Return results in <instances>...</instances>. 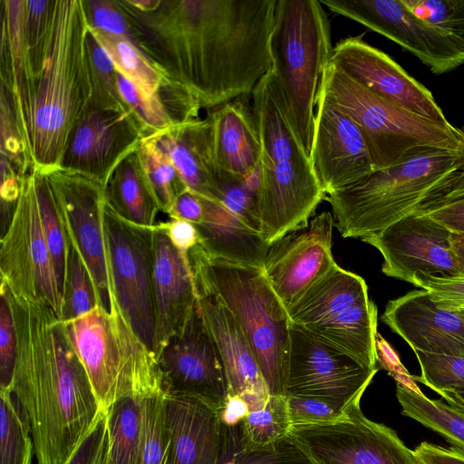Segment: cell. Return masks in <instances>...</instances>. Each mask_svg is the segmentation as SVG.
I'll return each instance as SVG.
<instances>
[{
	"mask_svg": "<svg viewBox=\"0 0 464 464\" xmlns=\"http://www.w3.org/2000/svg\"><path fill=\"white\" fill-rule=\"evenodd\" d=\"M134 44L164 78L213 109L252 93L271 70L276 0H117Z\"/></svg>",
	"mask_w": 464,
	"mask_h": 464,
	"instance_id": "6da1fadb",
	"label": "cell"
},
{
	"mask_svg": "<svg viewBox=\"0 0 464 464\" xmlns=\"http://www.w3.org/2000/svg\"><path fill=\"white\" fill-rule=\"evenodd\" d=\"M8 292L17 332L11 389L29 420L37 464H66L101 407L58 315Z\"/></svg>",
	"mask_w": 464,
	"mask_h": 464,
	"instance_id": "7a4b0ae2",
	"label": "cell"
},
{
	"mask_svg": "<svg viewBox=\"0 0 464 464\" xmlns=\"http://www.w3.org/2000/svg\"><path fill=\"white\" fill-rule=\"evenodd\" d=\"M82 0H53L46 53L31 82L21 128L34 169L59 168L72 127L87 107L92 84Z\"/></svg>",
	"mask_w": 464,
	"mask_h": 464,
	"instance_id": "3957f363",
	"label": "cell"
},
{
	"mask_svg": "<svg viewBox=\"0 0 464 464\" xmlns=\"http://www.w3.org/2000/svg\"><path fill=\"white\" fill-rule=\"evenodd\" d=\"M251 94L261 142L256 212L260 234L271 246L283 237L307 227L309 218L327 195L291 124L272 68Z\"/></svg>",
	"mask_w": 464,
	"mask_h": 464,
	"instance_id": "277c9868",
	"label": "cell"
},
{
	"mask_svg": "<svg viewBox=\"0 0 464 464\" xmlns=\"http://www.w3.org/2000/svg\"><path fill=\"white\" fill-rule=\"evenodd\" d=\"M188 256L194 282L214 292L243 330L270 394L285 396L291 322L263 269L212 257L199 244Z\"/></svg>",
	"mask_w": 464,
	"mask_h": 464,
	"instance_id": "5b68a950",
	"label": "cell"
},
{
	"mask_svg": "<svg viewBox=\"0 0 464 464\" xmlns=\"http://www.w3.org/2000/svg\"><path fill=\"white\" fill-rule=\"evenodd\" d=\"M464 167V153L425 149L400 163L372 171L325 199L344 238L378 233L413 213L439 183Z\"/></svg>",
	"mask_w": 464,
	"mask_h": 464,
	"instance_id": "8992f818",
	"label": "cell"
},
{
	"mask_svg": "<svg viewBox=\"0 0 464 464\" xmlns=\"http://www.w3.org/2000/svg\"><path fill=\"white\" fill-rule=\"evenodd\" d=\"M317 95L358 126L374 170L394 166L425 149L464 153V128L440 124L405 110L358 83L330 61Z\"/></svg>",
	"mask_w": 464,
	"mask_h": 464,
	"instance_id": "52a82bcc",
	"label": "cell"
},
{
	"mask_svg": "<svg viewBox=\"0 0 464 464\" xmlns=\"http://www.w3.org/2000/svg\"><path fill=\"white\" fill-rule=\"evenodd\" d=\"M64 324L101 408L108 411L124 397L165 393L155 353L128 324L112 293L110 311L98 305Z\"/></svg>",
	"mask_w": 464,
	"mask_h": 464,
	"instance_id": "ba28073f",
	"label": "cell"
},
{
	"mask_svg": "<svg viewBox=\"0 0 464 464\" xmlns=\"http://www.w3.org/2000/svg\"><path fill=\"white\" fill-rule=\"evenodd\" d=\"M333 49L330 22L321 1L276 0L270 38L272 69L291 124L308 155L320 81Z\"/></svg>",
	"mask_w": 464,
	"mask_h": 464,
	"instance_id": "9c48e42d",
	"label": "cell"
},
{
	"mask_svg": "<svg viewBox=\"0 0 464 464\" xmlns=\"http://www.w3.org/2000/svg\"><path fill=\"white\" fill-rule=\"evenodd\" d=\"M1 283L17 299L43 303L61 318L63 297L44 237L34 169L23 179L12 220L1 237Z\"/></svg>",
	"mask_w": 464,
	"mask_h": 464,
	"instance_id": "30bf717a",
	"label": "cell"
},
{
	"mask_svg": "<svg viewBox=\"0 0 464 464\" xmlns=\"http://www.w3.org/2000/svg\"><path fill=\"white\" fill-rule=\"evenodd\" d=\"M155 226L141 227L130 223L105 205L104 233L111 293L128 324L152 352L155 336L152 286Z\"/></svg>",
	"mask_w": 464,
	"mask_h": 464,
	"instance_id": "8fae6325",
	"label": "cell"
},
{
	"mask_svg": "<svg viewBox=\"0 0 464 464\" xmlns=\"http://www.w3.org/2000/svg\"><path fill=\"white\" fill-rule=\"evenodd\" d=\"M378 368L291 324L285 396H313L350 408L360 404Z\"/></svg>",
	"mask_w": 464,
	"mask_h": 464,
	"instance_id": "7c38bea8",
	"label": "cell"
},
{
	"mask_svg": "<svg viewBox=\"0 0 464 464\" xmlns=\"http://www.w3.org/2000/svg\"><path fill=\"white\" fill-rule=\"evenodd\" d=\"M289 436L314 464H420L398 434L365 417L360 404L335 423L292 425Z\"/></svg>",
	"mask_w": 464,
	"mask_h": 464,
	"instance_id": "4fadbf2b",
	"label": "cell"
},
{
	"mask_svg": "<svg viewBox=\"0 0 464 464\" xmlns=\"http://www.w3.org/2000/svg\"><path fill=\"white\" fill-rule=\"evenodd\" d=\"M42 173L50 185L68 238L90 272L99 305L110 311L112 290L104 233V187L61 168Z\"/></svg>",
	"mask_w": 464,
	"mask_h": 464,
	"instance_id": "5bb4252c",
	"label": "cell"
},
{
	"mask_svg": "<svg viewBox=\"0 0 464 464\" xmlns=\"http://www.w3.org/2000/svg\"><path fill=\"white\" fill-rule=\"evenodd\" d=\"M332 12L382 34L435 74L464 63V42L416 15L403 0H323Z\"/></svg>",
	"mask_w": 464,
	"mask_h": 464,
	"instance_id": "9a60e30c",
	"label": "cell"
},
{
	"mask_svg": "<svg viewBox=\"0 0 464 464\" xmlns=\"http://www.w3.org/2000/svg\"><path fill=\"white\" fill-rule=\"evenodd\" d=\"M167 395L196 398L215 411L227 396L222 359L198 302L183 331L156 354Z\"/></svg>",
	"mask_w": 464,
	"mask_h": 464,
	"instance_id": "2e32d148",
	"label": "cell"
},
{
	"mask_svg": "<svg viewBox=\"0 0 464 464\" xmlns=\"http://www.w3.org/2000/svg\"><path fill=\"white\" fill-rule=\"evenodd\" d=\"M143 132L126 108L87 107L72 127L59 168L105 186L119 162L136 150Z\"/></svg>",
	"mask_w": 464,
	"mask_h": 464,
	"instance_id": "e0dca14e",
	"label": "cell"
},
{
	"mask_svg": "<svg viewBox=\"0 0 464 464\" xmlns=\"http://www.w3.org/2000/svg\"><path fill=\"white\" fill-rule=\"evenodd\" d=\"M450 237L437 221L413 212L362 240L382 254L384 275L411 283L416 274L459 276Z\"/></svg>",
	"mask_w": 464,
	"mask_h": 464,
	"instance_id": "ac0fdd59",
	"label": "cell"
},
{
	"mask_svg": "<svg viewBox=\"0 0 464 464\" xmlns=\"http://www.w3.org/2000/svg\"><path fill=\"white\" fill-rule=\"evenodd\" d=\"M334 227V217L324 211L307 227L270 246L263 271L286 310L336 265L332 254Z\"/></svg>",
	"mask_w": 464,
	"mask_h": 464,
	"instance_id": "d6986e66",
	"label": "cell"
},
{
	"mask_svg": "<svg viewBox=\"0 0 464 464\" xmlns=\"http://www.w3.org/2000/svg\"><path fill=\"white\" fill-rule=\"evenodd\" d=\"M330 63L376 94L440 124H450L431 92L384 52L362 35L349 36L334 46Z\"/></svg>",
	"mask_w": 464,
	"mask_h": 464,
	"instance_id": "ffe728a7",
	"label": "cell"
},
{
	"mask_svg": "<svg viewBox=\"0 0 464 464\" xmlns=\"http://www.w3.org/2000/svg\"><path fill=\"white\" fill-rule=\"evenodd\" d=\"M309 158L326 195L374 171L358 126L344 112L318 95Z\"/></svg>",
	"mask_w": 464,
	"mask_h": 464,
	"instance_id": "44dd1931",
	"label": "cell"
},
{
	"mask_svg": "<svg viewBox=\"0 0 464 464\" xmlns=\"http://www.w3.org/2000/svg\"><path fill=\"white\" fill-rule=\"evenodd\" d=\"M382 320L413 352L464 358V310L438 307L424 289L390 300Z\"/></svg>",
	"mask_w": 464,
	"mask_h": 464,
	"instance_id": "7402d4cb",
	"label": "cell"
},
{
	"mask_svg": "<svg viewBox=\"0 0 464 464\" xmlns=\"http://www.w3.org/2000/svg\"><path fill=\"white\" fill-rule=\"evenodd\" d=\"M154 353L185 328L197 304L188 253L177 249L160 224L153 237Z\"/></svg>",
	"mask_w": 464,
	"mask_h": 464,
	"instance_id": "603a6c76",
	"label": "cell"
},
{
	"mask_svg": "<svg viewBox=\"0 0 464 464\" xmlns=\"http://www.w3.org/2000/svg\"><path fill=\"white\" fill-rule=\"evenodd\" d=\"M194 283L200 310L222 359L227 394L242 396L253 409L266 401L270 392L250 343L220 298Z\"/></svg>",
	"mask_w": 464,
	"mask_h": 464,
	"instance_id": "cb8c5ba5",
	"label": "cell"
},
{
	"mask_svg": "<svg viewBox=\"0 0 464 464\" xmlns=\"http://www.w3.org/2000/svg\"><path fill=\"white\" fill-rule=\"evenodd\" d=\"M210 148L219 181L248 183L258 172L261 142L253 111L232 101L210 109Z\"/></svg>",
	"mask_w": 464,
	"mask_h": 464,
	"instance_id": "d4e9b609",
	"label": "cell"
},
{
	"mask_svg": "<svg viewBox=\"0 0 464 464\" xmlns=\"http://www.w3.org/2000/svg\"><path fill=\"white\" fill-rule=\"evenodd\" d=\"M170 446L168 464H217L222 425L217 411L188 396H165Z\"/></svg>",
	"mask_w": 464,
	"mask_h": 464,
	"instance_id": "484cf974",
	"label": "cell"
},
{
	"mask_svg": "<svg viewBox=\"0 0 464 464\" xmlns=\"http://www.w3.org/2000/svg\"><path fill=\"white\" fill-rule=\"evenodd\" d=\"M150 138L169 158L187 188L219 201V179L214 165L207 118L176 123Z\"/></svg>",
	"mask_w": 464,
	"mask_h": 464,
	"instance_id": "4316f807",
	"label": "cell"
},
{
	"mask_svg": "<svg viewBox=\"0 0 464 464\" xmlns=\"http://www.w3.org/2000/svg\"><path fill=\"white\" fill-rule=\"evenodd\" d=\"M204 217L196 225L199 245L212 257L263 269L270 246L223 203L202 198Z\"/></svg>",
	"mask_w": 464,
	"mask_h": 464,
	"instance_id": "83f0119b",
	"label": "cell"
},
{
	"mask_svg": "<svg viewBox=\"0 0 464 464\" xmlns=\"http://www.w3.org/2000/svg\"><path fill=\"white\" fill-rule=\"evenodd\" d=\"M370 298L364 279L337 264L288 310L291 324L307 328Z\"/></svg>",
	"mask_w": 464,
	"mask_h": 464,
	"instance_id": "f1b7e54d",
	"label": "cell"
},
{
	"mask_svg": "<svg viewBox=\"0 0 464 464\" xmlns=\"http://www.w3.org/2000/svg\"><path fill=\"white\" fill-rule=\"evenodd\" d=\"M377 313L375 304L368 298L325 322L304 329L347 353L365 367L374 369L378 361Z\"/></svg>",
	"mask_w": 464,
	"mask_h": 464,
	"instance_id": "f546056e",
	"label": "cell"
},
{
	"mask_svg": "<svg viewBox=\"0 0 464 464\" xmlns=\"http://www.w3.org/2000/svg\"><path fill=\"white\" fill-rule=\"evenodd\" d=\"M106 204L123 219L141 227H154L160 210L143 173L137 149L125 156L105 186Z\"/></svg>",
	"mask_w": 464,
	"mask_h": 464,
	"instance_id": "4dcf8cb0",
	"label": "cell"
},
{
	"mask_svg": "<svg viewBox=\"0 0 464 464\" xmlns=\"http://www.w3.org/2000/svg\"><path fill=\"white\" fill-rule=\"evenodd\" d=\"M1 4V83L10 92L21 127L29 91L24 37L26 0H2Z\"/></svg>",
	"mask_w": 464,
	"mask_h": 464,
	"instance_id": "1f68e13d",
	"label": "cell"
},
{
	"mask_svg": "<svg viewBox=\"0 0 464 464\" xmlns=\"http://www.w3.org/2000/svg\"><path fill=\"white\" fill-rule=\"evenodd\" d=\"M241 423L221 424L222 448L217 464H314L290 436L269 447H251L244 438Z\"/></svg>",
	"mask_w": 464,
	"mask_h": 464,
	"instance_id": "d6a6232c",
	"label": "cell"
},
{
	"mask_svg": "<svg viewBox=\"0 0 464 464\" xmlns=\"http://www.w3.org/2000/svg\"><path fill=\"white\" fill-rule=\"evenodd\" d=\"M89 29L108 53L119 73L148 95L159 94L166 79L136 44L121 35Z\"/></svg>",
	"mask_w": 464,
	"mask_h": 464,
	"instance_id": "836d02e7",
	"label": "cell"
},
{
	"mask_svg": "<svg viewBox=\"0 0 464 464\" xmlns=\"http://www.w3.org/2000/svg\"><path fill=\"white\" fill-rule=\"evenodd\" d=\"M142 399L124 397L107 412L110 464H134L140 440Z\"/></svg>",
	"mask_w": 464,
	"mask_h": 464,
	"instance_id": "e575fe53",
	"label": "cell"
},
{
	"mask_svg": "<svg viewBox=\"0 0 464 464\" xmlns=\"http://www.w3.org/2000/svg\"><path fill=\"white\" fill-rule=\"evenodd\" d=\"M34 440L27 416L11 388L0 390V464H32Z\"/></svg>",
	"mask_w": 464,
	"mask_h": 464,
	"instance_id": "d590c367",
	"label": "cell"
},
{
	"mask_svg": "<svg viewBox=\"0 0 464 464\" xmlns=\"http://www.w3.org/2000/svg\"><path fill=\"white\" fill-rule=\"evenodd\" d=\"M138 157L160 211L169 214L176 198L187 188L169 158L150 138L137 148Z\"/></svg>",
	"mask_w": 464,
	"mask_h": 464,
	"instance_id": "8d00e7d4",
	"label": "cell"
},
{
	"mask_svg": "<svg viewBox=\"0 0 464 464\" xmlns=\"http://www.w3.org/2000/svg\"><path fill=\"white\" fill-rule=\"evenodd\" d=\"M291 427L285 396L273 394L252 409L241 423L244 438L253 448L280 442L289 436Z\"/></svg>",
	"mask_w": 464,
	"mask_h": 464,
	"instance_id": "74e56055",
	"label": "cell"
},
{
	"mask_svg": "<svg viewBox=\"0 0 464 464\" xmlns=\"http://www.w3.org/2000/svg\"><path fill=\"white\" fill-rule=\"evenodd\" d=\"M414 212L430 218L451 233L464 234V167L432 188Z\"/></svg>",
	"mask_w": 464,
	"mask_h": 464,
	"instance_id": "f35d334b",
	"label": "cell"
},
{
	"mask_svg": "<svg viewBox=\"0 0 464 464\" xmlns=\"http://www.w3.org/2000/svg\"><path fill=\"white\" fill-rule=\"evenodd\" d=\"M34 170L43 230L63 297L70 240L46 177L41 171Z\"/></svg>",
	"mask_w": 464,
	"mask_h": 464,
	"instance_id": "ab89813d",
	"label": "cell"
},
{
	"mask_svg": "<svg viewBox=\"0 0 464 464\" xmlns=\"http://www.w3.org/2000/svg\"><path fill=\"white\" fill-rule=\"evenodd\" d=\"M165 393L142 399V423L134 464H168L170 440L166 425Z\"/></svg>",
	"mask_w": 464,
	"mask_h": 464,
	"instance_id": "60d3db41",
	"label": "cell"
},
{
	"mask_svg": "<svg viewBox=\"0 0 464 464\" xmlns=\"http://www.w3.org/2000/svg\"><path fill=\"white\" fill-rule=\"evenodd\" d=\"M98 305V296L90 272L70 242L60 320L66 324Z\"/></svg>",
	"mask_w": 464,
	"mask_h": 464,
	"instance_id": "b9f144b4",
	"label": "cell"
},
{
	"mask_svg": "<svg viewBox=\"0 0 464 464\" xmlns=\"http://www.w3.org/2000/svg\"><path fill=\"white\" fill-rule=\"evenodd\" d=\"M86 52L92 84L89 103L106 108L126 107L118 89V72L89 27L86 35Z\"/></svg>",
	"mask_w": 464,
	"mask_h": 464,
	"instance_id": "7bdbcfd3",
	"label": "cell"
},
{
	"mask_svg": "<svg viewBox=\"0 0 464 464\" xmlns=\"http://www.w3.org/2000/svg\"><path fill=\"white\" fill-rule=\"evenodd\" d=\"M0 97L1 160L7 162L24 179L34 169L31 154L10 92L2 83Z\"/></svg>",
	"mask_w": 464,
	"mask_h": 464,
	"instance_id": "ee69618b",
	"label": "cell"
},
{
	"mask_svg": "<svg viewBox=\"0 0 464 464\" xmlns=\"http://www.w3.org/2000/svg\"><path fill=\"white\" fill-rule=\"evenodd\" d=\"M118 89L122 102L139 123L144 138L175 124L159 94L148 95L119 72Z\"/></svg>",
	"mask_w": 464,
	"mask_h": 464,
	"instance_id": "f6af8a7d",
	"label": "cell"
},
{
	"mask_svg": "<svg viewBox=\"0 0 464 464\" xmlns=\"http://www.w3.org/2000/svg\"><path fill=\"white\" fill-rule=\"evenodd\" d=\"M420 367V375L411 376L434 392L464 391V358L414 351Z\"/></svg>",
	"mask_w": 464,
	"mask_h": 464,
	"instance_id": "bcb514c9",
	"label": "cell"
},
{
	"mask_svg": "<svg viewBox=\"0 0 464 464\" xmlns=\"http://www.w3.org/2000/svg\"><path fill=\"white\" fill-rule=\"evenodd\" d=\"M285 398L292 425L335 423L345 419L351 408L320 397L285 396Z\"/></svg>",
	"mask_w": 464,
	"mask_h": 464,
	"instance_id": "7dc6e473",
	"label": "cell"
},
{
	"mask_svg": "<svg viewBox=\"0 0 464 464\" xmlns=\"http://www.w3.org/2000/svg\"><path fill=\"white\" fill-rule=\"evenodd\" d=\"M0 390L9 389L17 355V332L7 286H0Z\"/></svg>",
	"mask_w": 464,
	"mask_h": 464,
	"instance_id": "c3c4849f",
	"label": "cell"
},
{
	"mask_svg": "<svg viewBox=\"0 0 464 464\" xmlns=\"http://www.w3.org/2000/svg\"><path fill=\"white\" fill-rule=\"evenodd\" d=\"M411 284L426 290L438 307L464 310V277L416 274Z\"/></svg>",
	"mask_w": 464,
	"mask_h": 464,
	"instance_id": "681fc988",
	"label": "cell"
},
{
	"mask_svg": "<svg viewBox=\"0 0 464 464\" xmlns=\"http://www.w3.org/2000/svg\"><path fill=\"white\" fill-rule=\"evenodd\" d=\"M82 5L90 28L123 36L134 44L128 18L117 0H82Z\"/></svg>",
	"mask_w": 464,
	"mask_h": 464,
	"instance_id": "f907efd6",
	"label": "cell"
},
{
	"mask_svg": "<svg viewBox=\"0 0 464 464\" xmlns=\"http://www.w3.org/2000/svg\"><path fill=\"white\" fill-rule=\"evenodd\" d=\"M403 2L416 15L447 31L452 0H403Z\"/></svg>",
	"mask_w": 464,
	"mask_h": 464,
	"instance_id": "816d5d0a",
	"label": "cell"
},
{
	"mask_svg": "<svg viewBox=\"0 0 464 464\" xmlns=\"http://www.w3.org/2000/svg\"><path fill=\"white\" fill-rule=\"evenodd\" d=\"M171 244L179 251L188 253L200 243V237L195 224L179 218H170L160 223Z\"/></svg>",
	"mask_w": 464,
	"mask_h": 464,
	"instance_id": "f5cc1de1",
	"label": "cell"
},
{
	"mask_svg": "<svg viewBox=\"0 0 464 464\" xmlns=\"http://www.w3.org/2000/svg\"><path fill=\"white\" fill-rule=\"evenodd\" d=\"M413 452L420 464H464V452L453 447L445 448L424 441Z\"/></svg>",
	"mask_w": 464,
	"mask_h": 464,
	"instance_id": "db71d44e",
	"label": "cell"
},
{
	"mask_svg": "<svg viewBox=\"0 0 464 464\" xmlns=\"http://www.w3.org/2000/svg\"><path fill=\"white\" fill-rule=\"evenodd\" d=\"M107 410L101 408L92 429L76 447L66 464H90L107 420Z\"/></svg>",
	"mask_w": 464,
	"mask_h": 464,
	"instance_id": "11a10c76",
	"label": "cell"
},
{
	"mask_svg": "<svg viewBox=\"0 0 464 464\" xmlns=\"http://www.w3.org/2000/svg\"><path fill=\"white\" fill-rule=\"evenodd\" d=\"M168 215L169 218L184 219L195 225L201 223L204 217L201 197L189 189L184 190L176 198Z\"/></svg>",
	"mask_w": 464,
	"mask_h": 464,
	"instance_id": "9f6ffc18",
	"label": "cell"
},
{
	"mask_svg": "<svg viewBox=\"0 0 464 464\" xmlns=\"http://www.w3.org/2000/svg\"><path fill=\"white\" fill-rule=\"evenodd\" d=\"M249 411L250 407L242 396L229 394H227L223 405L217 411L219 420L224 426L240 424Z\"/></svg>",
	"mask_w": 464,
	"mask_h": 464,
	"instance_id": "6f0895ef",
	"label": "cell"
},
{
	"mask_svg": "<svg viewBox=\"0 0 464 464\" xmlns=\"http://www.w3.org/2000/svg\"><path fill=\"white\" fill-rule=\"evenodd\" d=\"M446 30L464 42V0H452Z\"/></svg>",
	"mask_w": 464,
	"mask_h": 464,
	"instance_id": "680465c9",
	"label": "cell"
},
{
	"mask_svg": "<svg viewBox=\"0 0 464 464\" xmlns=\"http://www.w3.org/2000/svg\"><path fill=\"white\" fill-rule=\"evenodd\" d=\"M450 243L458 264L459 276L464 277V234L451 233Z\"/></svg>",
	"mask_w": 464,
	"mask_h": 464,
	"instance_id": "91938a15",
	"label": "cell"
},
{
	"mask_svg": "<svg viewBox=\"0 0 464 464\" xmlns=\"http://www.w3.org/2000/svg\"><path fill=\"white\" fill-rule=\"evenodd\" d=\"M436 392L449 406L464 409V391L440 390Z\"/></svg>",
	"mask_w": 464,
	"mask_h": 464,
	"instance_id": "94428289",
	"label": "cell"
},
{
	"mask_svg": "<svg viewBox=\"0 0 464 464\" xmlns=\"http://www.w3.org/2000/svg\"><path fill=\"white\" fill-rule=\"evenodd\" d=\"M453 410H455L456 411L459 412L460 414L464 415V409L462 408H458V407H451Z\"/></svg>",
	"mask_w": 464,
	"mask_h": 464,
	"instance_id": "6125c7cd",
	"label": "cell"
}]
</instances>
